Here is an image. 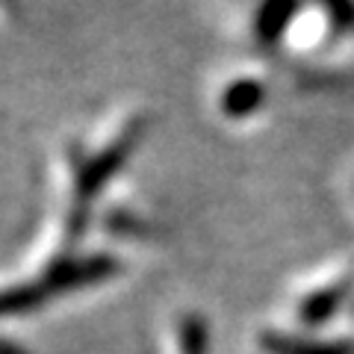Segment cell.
I'll return each instance as SVG.
<instances>
[{"label": "cell", "mask_w": 354, "mask_h": 354, "mask_svg": "<svg viewBox=\"0 0 354 354\" xmlns=\"http://www.w3.org/2000/svg\"><path fill=\"white\" fill-rule=\"evenodd\" d=\"M263 101V88L257 83L251 80H234L227 88H225V97H221V106L227 109V113L234 115H242L248 113V109H254Z\"/></svg>", "instance_id": "1"}, {"label": "cell", "mask_w": 354, "mask_h": 354, "mask_svg": "<svg viewBox=\"0 0 354 354\" xmlns=\"http://www.w3.org/2000/svg\"><path fill=\"white\" fill-rule=\"evenodd\" d=\"M183 354H204V346H207V330H204V322L198 316H189L183 322Z\"/></svg>", "instance_id": "2"}]
</instances>
